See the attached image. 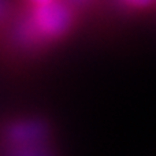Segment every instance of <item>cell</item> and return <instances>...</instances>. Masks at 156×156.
I'll list each match as a JSON object with an SVG mask.
<instances>
[{"mask_svg": "<svg viewBox=\"0 0 156 156\" xmlns=\"http://www.w3.org/2000/svg\"><path fill=\"white\" fill-rule=\"evenodd\" d=\"M2 156H63L55 122L37 108H12L2 121Z\"/></svg>", "mask_w": 156, "mask_h": 156, "instance_id": "obj_1", "label": "cell"}]
</instances>
